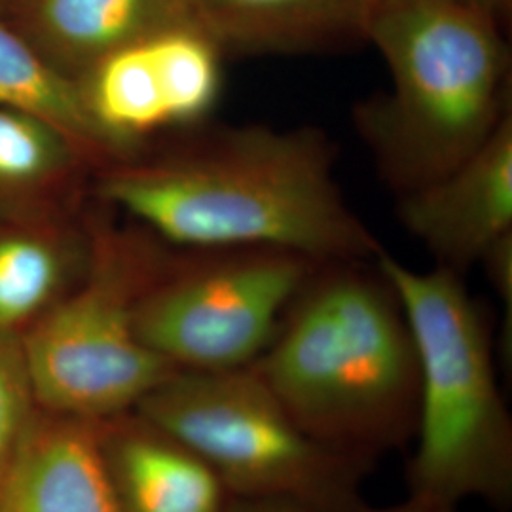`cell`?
<instances>
[{"label": "cell", "mask_w": 512, "mask_h": 512, "mask_svg": "<svg viewBox=\"0 0 512 512\" xmlns=\"http://www.w3.org/2000/svg\"><path fill=\"white\" fill-rule=\"evenodd\" d=\"M209 463L234 499L359 512L366 467L310 437L251 368L177 370L135 408Z\"/></svg>", "instance_id": "5b68a950"}, {"label": "cell", "mask_w": 512, "mask_h": 512, "mask_svg": "<svg viewBox=\"0 0 512 512\" xmlns=\"http://www.w3.org/2000/svg\"><path fill=\"white\" fill-rule=\"evenodd\" d=\"M249 368L310 437L366 469L414 440L418 351L395 289L366 262L317 266Z\"/></svg>", "instance_id": "7a4b0ae2"}, {"label": "cell", "mask_w": 512, "mask_h": 512, "mask_svg": "<svg viewBox=\"0 0 512 512\" xmlns=\"http://www.w3.org/2000/svg\"><path fill=\"white\" fill-rule=\"evenodd\" d=\"M82 93L97 128L110 143L171 126L148 38L95 63Z\"/></svg>", "instance_id": "4fadbf2b"}, {"label": "cell", "mask_w": 512, "mask_h": 512, "mask_svg": "<svg viewBox=\"0 0 512 512\" xmlns=\"http://www.w3.org/2000/svg\"><path fill=\"white\" fill-rule=\"evenodd\" d=\"M38 406L14 334L0 332V482L25 439Z\"/></svg>", "instance_id": "2e32d148"}, {"label": "cell", "mask_w": 512, "mask_h": 512, "mask_svg": "<svg viewBox=\"0 0 512 512\" xmlns=\"http://www.w3.org/2000/svg\"><path fill=\"white\" fill-rule=\"evenodd\" d=\"M61 260L33 239L0 241V332L14 334L40 311L54 306L61 283Z\"/></svg>", "instance_id": "9a60e30c"}, {"label": "cell", "mask_w": 512, "mask_h": 512, "mask_svg": "<svg viewBox=\"0 0 512 512\" xmlns=\"http://www.w3.org/2000/svg\"><path fill=\"white\" fill-rule=\"evenodd\" d=\"M319 128L213 129L173 160L112 171L103 196L194 251L279 249L319 264L368 262L384 249L334 179Z\"/></svg>", "instance_id": "6da1fadb"}, {"label": "cell", "mask_w": 512, "mask_h": 512, "mask_svg": "<svg viewBox=\"0 0 512 512\" xmlns=\"http://www.w3.org/2000/svg\"><path fill=\"white\" fill-rule=\"evenodd\" d=\"M380 0H192L224 54H311L366 40Z\"/></svg>", "instance_id": "8fae6325"}, {"label": "cell", "mask_w": 512, "mask_h": 512, "mask_svg": "<svg viewBox=\"0 0 512 512\" xmlns=\"http://www.w3.org/2000/svg\"><path fill=\"white\" fill-rule=\"evenodd\" d=\"M463 2L490 14L499 23H503L505 16L511 12V0H463Z\"/></svg>", "instance_id": "44dd1931"}, {"label": "cell", "mask_w": 512, "mask_h": 512, "mask_svg": "<svg viewBox=\"0 0 512 512\" xmlns=\"http://www.w3.org/2000/svg\"><path fill=\"white\" fill-rule=\"evenodd\" d=\"M359 512H461L459 505H446V503H437V501H429V499H421L416 495H410L404 503L399 505H391L384 509H370L363 507Z\"/></svg>", "instance_id": "d6986e66"}, {"label": "cell", "mask_w": 512, "mask_h": 512, "mask_svg": "<svg viewBox=\"0 0 512 512\" xmlns=\"http://www.w3.org/2000/svg\"><path fill=\"white\" fill-rule=\"evenodd\" d=\"M374 264L403 304L420 363L410 495L446 505L480 499L507 511L512 420L497 384L484 315L461 275L448 268L418 272L384 249Z\"/></svg>", "instance_id": "277c9868"}, {"label": "cell", "mask_w": 512, "mask_h": 512, "mask_svg": "<svg viewBox=\"0 0 512 512\" xmlns=\"http://www.w3.org/2000/svg\"><path fill=\"white\" fill-rule=\"evenodd\" d=\"M0 107L25 112L90 147H110L82 90L48 67L4 25H0Z\"/></svg>", "instance_id": "5bb4252c"}, {"label": "cell", "mask_w": 512, "mask_h": 512, "mask_svg": "<svg viewBox=\"0 0 512 512\" xmlns=\"http://www.w3.org/2000/svg\"><path fill=\"white\" fill-rule=\"evenodd\" d=\"M317 266L279 249L198 251L181 268L154 277L135 304V329L177 370L249 368Z\"/></svg>", "instance_id": "52a82bcc"}, {"label": "cell", "mask_w": 512, "mask_h": 512, "mask_svg": "<svg viewBox=\"0 0 512 512\" xmlns=\"http://www.w3.org/2000/svg\"><path fill=\"white\" fill-rule=\"evenodd\" d=\"M97 431L120 512H226L234 501L205 459L137 410Z\"/></svg>", "instance_id": "9c48e42d"}, {"label": "cell", "mask_w": 512, "mask_h": 512, "mask_svg": "<svg viewBox=\"0 0 512 512\" xmlns=\"http://www.w3.org/2000/svg\"><path fill=\"white\" fill-rule=\"evenodd\" d=\"M488 272V279L499 294L501 302L507 304V317L511 325L512 311V232L497 239L480 260Z\"/></svg>", "instance_id": "ac0fdd59"}, {"label": "cell", "mask_w": 512, "mask_h": 512, "mask_svg": "<svg viewBox=\"0 0 512 512\" xmlns=\"http://www.w3.org/2000/svg\"><path fill=\"white\" fill-rule=\"evenodd\" d=\"M226 512H304L294 505L283 501L268 499H234Z\"/></svg>", "instance_id": "ffe728a7"}, {"label": "cell", "mask_w": 512, "mask_h": 512, "mask_svg": "<svg viewBox=\"0 0 512 512\" xmlns=\"http://www.w3.org/2000/svg\"><path fill=\"white\" fill-rule=\"evenodd\" d=\"M0 512H120L97 421L38 408L0 482Z\"/></svg>", "instance_id": "30bf717a"}, {"label": "cell", "mask_w": 512, "mask_h": 512, "mask_svg": "<svg viewBox=\"0 0 512 512\" xmlns=\"http://www.w3.org/2000/svg\"><path fill=\"white\" fill-rule=\"evenodd\" d=\"M44 122L0 107V179L27 181L40 175L57 156L54 137L44 131Z\"/></svg>", "instance_id": "e0dca14e"}, {"label": "cell", "mask_w": 512, "mask_h": 512, "mask_svg": "<svg viewBox=\"0 0 512 512\" xmlns=\"http://www.w3.org/2000/svg\"><path fill=\"white\" fill-rule=\"evenodd\" d=\"M37 19L55 52L86 73L126 46L198 23L192 0H38Z\"/></svg>", "instance_id": "7c38bea8"}, {"label": "cell", "mask_w": 512, "mask_h": 512, "mask_svg": "<svg viewBox=\"0 0 512 512\" xmlns=\"http://www.w3.org/2000/svg\"><path fill=\"white\" fill-rule=\"evenodd\" d=\"M399 219L437 266L459 275L512 232V112L463 164L399 196Z\"/></svg>", "instance_id": "ba28073f"}, {"label": "cell", "mask_w": 512, "mask_h": 512, "mask_svg": "<svg viewBox=\"0 0 512 512\" xmlns=\"http://www.w3.org/2000/svg\"><path fill=\"white\" fill-rule=\"evenodd\" d=\"M156 275L124 245L107 243L86 283L23 334L21 357L40 410L109 420L177 372L135 329V304Z\"/></svg>", "instance_id": "8992f818"}, {"label": "cell", "mask_w": 512, "mask_h": 512, "mask_svg": "<svg viewBox=\"0 0 512 512\" xmlns=\"http://www.w3.org/2000/svg\"><path fill=\"white\" fill-rule=\"evenodd\" d=\"M366 42L391 88L359 103L353 122L399 196L463 164L512 112L501 23L463 0H380Z\"/></svg>", "instance_id": "3957f363"}]
</instances>
